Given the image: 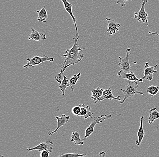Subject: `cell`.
Here are the masks:
<instances>
[{
	"label": "cell",
	"mask_w": 159,
	"mask_h": 157,
	"mask_svg": "<svg viewBox=\"0 0 159 157\" xmlns=\"http://www.w3.org/2000/svg\"><path fill=\"white\" fill-rule=\"evenodd\" d=\"M74 40V44L70 49H66L65 54L61 55L60 57H64L65 59L63 62V64L61 66V70L59 74L55 76L57 81H61L62 75L64 74V71L67 67L71 65H75L79 63L82 60L84 57V54L80 52V51L86 48H80L79 46V39H73Z\"/></svg>",
	"instance_id": "6da1fadb"
},
{
	"label": "cell",
	"mask_w": 159,
	"mask_h": 157,
	"mask_svg": "<svg viewBox=\"0 0 159 157\" xmlns=\"http://www.w3.org/2000/svg\"><path fill=\"white\" fill-rule=\"evenodd\" d=\"M139 87L138 82L137 81H129V85L126 87V90L121 89V90L125 94V96L123 101H121V104H123L128 98L133 97L136 94L144 95V93L141 91H139L137 88Z\"/></svg>",
	"instance_id": "7a4b0ae2"
},
{
	"label": "cell",
	"mask_w": 159,
	"mask_h": 157,
	"mask_svg": "<svg viewBox=\"0 0 159 157\" xmlns=\"http://www.w3.org/2000/svg\"><path fill=\"white\" fill-rule=\"evenodd\" d=\"M111 117H112V115L111 114L108 115H101L99 117H94L91 124L85 131V134H84V140L88 138L93 133L94 128L97 124L102 123L105 120L110 119Z\"/></svg>",
	"instance_id": "3957f363"
},
{
	"label": "cell",
	"mask_w": 159,
	"mask_h": 157,
	"mask_svg": "<svg viewBox=\"0 0 159 157\" xmlns=\"http://www.w3.org/2000/svg\"><path fill=\"white\" fill-rule=\"evenodd\" d=\"M54 60L53 58L49 57L46 55H45V57L36 55L32 58H27V60L28 61V62L26 64L24 65L23 67L25 68H30V67L39 65L43 62H52L54 61Z\"/></svg>",
	"instance_id": "277c9868"
},
{
	"label": "cell",
	"mask_w": 159,
	"mask_h": 157,
	"mask_svg": "<svg viewBox=\"0 0 159 157\" xmlns=\"http://www.w3.org/2000/svg\"><path fill=\"white\" fill-rule=\"evenodd\" d=\"M142 2H143L141 4V7L140 11L134 13V18L139 22L143 21L145 25L148 27V15L146 12L145 7V5L148 3V0H142Z\"/></svg>",
	"instance_id": "5b68a950"
},
{
	"label": "cell",
	"mask_w": 159,
	"mask_h": 157,
	"mask_svg": "<svg viewBox=\"0 0 159 157\" xmlns=\"http://www.w3.org/2000/svg\"><path fill=\"white\" fill-rule=\"evenodd\" d=\"M131 51L130 48L127 49L126 56L124 58L120 56L119 57V62L118 65L121 67V70L125 72H130L132 69V67L129 62L130 55L131 54Z\"/></svg>",
	"instance_id": "8992f818"
},
{
	"label": "cell",
	"mask_w": 159,
	"mask_h": 157,
	"mask_svg": "<svg viewBox=\"0 0 159 157\" xmlns=\"http://www.w3.org/2000/svg\"><path fill=\"white\" fill-rule=\"evenodd\" d=\"M61 1H62V3H63V6H64L65 10L68 12V13L71 16V18L73 21V22H74L75 31H76V34H75V35L73 38V39H79V32H78V28H77V24H76V19L74 16L73 12H72V4L69 2L67 0H61Z\"/></svg>",
	"instance_id": "52a82bcc"
},
{
	"label": "cell",
	"mask_w": 159,
	"mask_h": 157,
	"mask_svg": "<svg viewBox=\"0 0 159 157\" xmlns=\"http://www.w3.org/2000/svg\"><path fill=\"white\" fill-rule=\"evenodd\" d=\"M54 145V143L52 141H47L45 142L41 143L38 145L33 147V148H30L27 149L28 151L30 152L33 150H38L39 152L42 151L48 150L50 153H52L53 150V148L52 146Z\"/></svg>",
	"instance_id": "ba28073f"
},
{
	"label": "cell",
	"mask_w": 159,
	"mask_h": 157,
	"mask_svg": "<svg viewBox=\"0 0 159 157\" xmlns=\"http://www.w3.org/2000/svg\"><path fill=\"white\" fill-rule=\"evenodd\" d=\"M157 67H158V65L157 64L154 66H151L149 65L148 62H146L144 68V76L142 78L143 80L152 81L154 73L157 72V70H155V68Z\"/></svg>",
	"instance_id": "9c48e42d"
},
{
	"label": "cell",
	"mask_w": 159,
	"mask_h": 157,
	"mask_svg": "<svg viewBox=\"0 0 159 157\" xmlns=\"http://www.w3.org/2000/svg\"><path fill=\"white\" fill-rule=\"evenodd\" d=\"M105 20L108 22L107 30L109 36L114 35L117 31H119V28L121 27V26L115 20L110 18H106Z\"/></svg>",
	"instance_id": "30bf717a"
},
{
	"label": "cell",
	"mask_w": 159,
	"mask_h": 157,
	"mask_svg": "<svg viewBox=\"0 0 159 157\" xmlns=\"http://www.w3.org/2000/svg\"><path fill=\"white\" fill-rule=\"evenodd\" d=\"M118 75L119 77L127 79L129 81H139L140 82H143L144 81L143 78H138L134 72H125L121 70L118 72Z\"/></svg>",
	"instance_id": "8fae6325"
},
{
	"label": "cell",
	"mask_w": 159,
	"mask_h": 157,
	"mask_svg": "<svg viewBox=\"0 0 159 157\" xmlns=\"http://www.w3.org/2000/svg\"><path fill=\"white\" fill-rule=\"evenodd\" d=\"M70 117V116H66L65 115H62L61 117L56 116V118L57 120V127L54 131H52V132H50V131H49V132H48L49 136H52L54 133L57 132L61 127L65 126L66 123L69 122Z\"/></svg>",
	"instance_id": "7c38bea8"
},
{
	"label": "cell",
	"mask_w": 159,
	"mask_h": 157,
	"mask_svg": "<svg viewBox=\"0 0 159 157\" xmlns=\"http://www.w3.org/2000/svg\"><path fill=\"white\" fill-rule=\"evenodd\" d=\"M31 33L28 36V40H34L36 41H41L47 39V37L44 33H40L33 28H31Z\"/></svg>",
	"instance_id": "4fadbf2b"
},
{
	"label": "cell",
	"mask_w": 159,
	"mask_h": 157,
	"mask_svg": "<svg viewBox=\"0 0 159 157\" xmlns=\"http://www.w3.org/2000/svg\"><path fill=\"white\" fill-rule=\"evenodd\" d=\"M105 100H109L112 101L113 100H116L117 101H121V99L120 96H119L117 97H115L113 95L112 90L111 87H109L107 90H104L103 91V95L98 100V102L104 101Z\"/></svg>",
	"instance_id": "5bb4252c"
},
{
	"label": "cell",
	"mask_w": 159,
	"mask_h": 157,
	"mask_svg": "<svg viewBox=\"0 0 159 157\" xmlns=\"http://www.w3.org/2000/svg\"><path fill=\"white\" fill-rule=\"evenodd\" d=\"M80 107V114L79 117L81 118H84V120L86 121L89 117H92L94 113H92L91 111V107L89 106H86L84 104H80L79 105Z\"/></svg>",
	"instance_id": "9a60e30c"
},
{
	"label": "cell",
	"mask_w": 159,
	"mask_h": 157,
	"mask_svg": "<svg viewBox=\"0 0 159 157\" xmlns=\"http://www.w3.org/2000/svg\"><path fill=\"white\" fill-rule=\"evenodd\" d=\"M141 122H140V125L139 127V130L138 132V139L136 141V144L138 146L141 145V143L143 141L144 136H145V132L143 127V123L144 121V116H142L141 117Z\"/></svg>",
	"instance_id": "2e32d148"
},
{
	"label": "cell",
	"mask_w": 159,
	"mask_h": 157,
	"mask_svg": "<svg viewBox=\"0 0 159 157\" xmlns=\"http://www.w3.org/2000/svg\"><path fill=\"white\" fill-rule=\"evenodd\" d=\"M149 117L148 122L150 125L155 122L156 120L159 119V112H158L157 108L155 107L149 110Z\"/></svg>",
	"instance_id": "e0dca14e"
},
{
	"label": "cell",
	"mask_w": 159,
	"mask_h": 157,
	"mask_svg": "<svg viewBox=\"0 0 159 157\" xmlns=\"http://www.w3.org/2000/svg\"><path fill=\"white\" fill-rule=\"evenodd\" d=\"M63 80L62 81L61 80L57 81V82L59 84L60 89L61 91V95L64 96L65 91L67 87L70 86V84L69 80H68L67 77L65 76L64 74H63Z\"/></svg>",
	"instance_id": "ac0fdd59"
},
{
	"label": "cell",
	"mask_w": 159,
	"mask_h": 157,
	"mask_svg": "<svg viewBox=\"0 0 159 157\" xmlns=\"http://www.w3.org/2000/svg\"><path fill=\"white\" fill-rule=\"evenodd\" d=\"M104 90V89L97 87L96 89L91 91L92 95H91V98L94 100V103H96L98 102V100L103 95Z\"/></svg>",
	"instance_id": "d6986e66"
},
{
	"label": "cell",
	"mask_w": 159,
	"mask_h": 157,
	"mask_svg": "<svg viewBox=\"0 0 159 157\" xmlns=\"http://www.w3.org/2000/svg\"><path fill=\"white\" fill-rule=\"evenodd\" d=\"M70 139H71L70 140L71 141L73 142L75 145H82L84 144V139H81L80 134L77 132H72L70 136Z\"/></svg>",
	"instance_id": "ffe728a7"
},
{
	"label": "cell",
	"mask_w": 159,
	"mask_h": 157,
	"mask_svg": "<svg viewBox=\"0 0 159 157\" xmlns=\"http://www.w3.org/2000/svg\"><path fill=\"white\" fill-rule=\"evenodd\" d=\"M36 12L38 14L37 20L42 22L46 23L47 19L48 17L47 12L46 10L45 6L43 7L40 11H37Z\"/></svg>",
	"instance_id": "44dd1931"
},
{
	"label": "cell",
	"mask_w": 159,
	"mask_h": 157,
	"mask_svg": "<svg viewBox=\"0 0 159 157\" xmlns=\"http://www.w3.org/2000/svg\"><path fill=\"white\" fill-rule=\"evenodd\" d=\"M81 73H78L77 74H75L73 76L70 77L69 79L70 84L71 87V91L73 92L75 90V86L77 83V81L79 80L81 76Z\"/></svg>",
	"instance_id": "7402d4cb"
},
{
	"label": "cell",
	"mask_w": 159,
	"mask_h": 157,
	"mask_svg": "<svg viewBox=\"0 0 159 157\" xmlns=\"http://www.w3.org/2000/svg\"><path fill=\"white\" fill-rule=\"evenodd\" d=\"M147 92L150 94L152 97L157 95L159 92V87L158 86H149L147 90Z\"/></svg>",
	"instance_id": "603a6c76"
},
{
	"label": "cell",
	"mask_w": 159,
	"mask_h": 157,
	"mask_svg": "<svg viewBox=\"0 0 159 157\" xmlns=\"http://www.w3.org/2000/svg\"><path fill=\"white\" fill-rule=\"evenodd\" d=\"M87 155L86 154H75V153H68L65 154L64 155H61L59 157H84Z\"/></svg>",
	"instance_id": "cb8c5ba5"
},
{
	"label": "cell",
	"mask_w": 159,
	"mask_h": 157,
	"mask_svg": "<svg viewBox=\"0 0 159 157\" xmlns=\"http://www.w3.org/2000/svg\"><path fill=\"white\" fill-rule=\"evenodd\" d=\"M80 106H75L72 109V113L74 116L76 117H79V115L80 112Z\"/></svg>",
	"instance_id": "d4e9b609"
},
{
	"label": "cell",
	"mask_w": 159,
	"mask_h": 157,
	"mask_svg": "<svg viewBox=\"0 0 159 157\" xmlns=\"http://www.w3.org/2000/svg\"><path fill=\"white\" fill-rule=\"evenodd\" d=\"M128 1H129V0H117L116 3L121 6V7H124L126 6L127 2ZM130 1H133L134 0H130Z\"/></svg>",
	"instance_id": "484cf974"
},
{
	"label": "cell",
	"mask_w": 159,
	"mask_h": 157,
	"mask_svg": "<svg viewBox=\"0 0 159 157\" xmlns=\"http://www.w3.org/2000/svg\"><path fill=\"white\" fill-rule=\"evenodd\" d=\"M49 152L48 150L42 151L41 152L40 156L41 157H48L49 155Z\"/></svg>",
	"instance_id": "4316f807"
},
{
	"label": "cell",
	"mask_w": 159,
	"mask_h": 157,
	"mask_svg": "<svg viewBox=\"0 0 159 157\" xmlns=\"http://www.w3.org/2000/svg\"><path fill=\"white\" fill-rule=\"evenodd\" d=\"M148 33L149 34L155 35L157 36L158 38L159 39V34L158 33L154 32H151L150 31H149L148 32Z\"/></svg>",
	"instance_id": "83f0119b"
},
{
	"label": "cell",
	"mask_w": 159,
	"mask_h": 157,
	"mask_svg": "<svg viewBox=\"0 0 159 157\" xmlns=\"http://www.w3.org/2000/svg\"><path fill=\"white\" fill-rule=\"evenodd\" d=\"M99 155H100V156H105L106 155L105 152H101V153H100V154H99Z\"/></svg>",
	"instance_id": "f1b7e54d"
}]
</instances>
